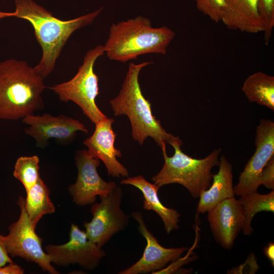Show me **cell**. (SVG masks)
<instances>
[{"label":"cell","mask_w":274,"mask_h":274,"mask_svg":"<svg viewBox=\"0 0 274 274\" xmlns=\"http://www.w3.org/2000/svg\"><path fill=\"white\" fill-rule=\"evenodd\" d=\"M114 122L113 119L107 118L95 123L93 133L83 144L88 148L87 151L91 156L104 162L109 176L117 178L128 177V170L117 159L121 157L122 154L114 147L117 134L112 128Z\"/></svg>","instance_id":"15"},{"label":"cell","mask_w":274,"mask_h":274,"mask_svg":"<svg viewBox=\"0 0 274 274\" xmlns=\"http://www.w3.org/2000/svg\"><path fill=\"white\" fill-rule=\"evenodd\" d=\"M238 200L242 204L244 222L242 229L243 233L250 235L253 232L251 223L254 216L258 212H274V191L261 194L257 192L240 196Z\"/></svg>","instance_id":"21"},{"label":"cell","mask_w":274,"mask_h":274,"mask_svg":"<svg viewBox=\"0 0 274 274\" xmlns=\"http://www.w3.org/2000/svg\"><path fill=\"white\" fill-rule=\"evenodd\" d=\"M100 202L94 203L91 209L92 219L84 226L88 238L101 248L116 233L129 224L130 216L121 209L122 188L116 186L107 196H100Z\"/></svg>","instance_id":"8"},{"label":"cell","mask_w":274,"mask_h":274,"mask_svg":"<svg viewBox=\"0 0 274 274\" xmlns=\"http://www.w3.org/2000/svg\"><path fill=\"white\" fill-rule=\"evenodd\" d=\"M173 156L169 157L163 152L164 163L161 170L152 178L159 187L169 184H179L185 187L194 198L211 186L212 168L219 166L220 148L215 149L202 159H196L185 154L178 144L173 145Z\"/></svg>","instance_id":"5"},{"label":"cell","mask_w":274,"mask_h":274,"mask_svg":"<svg viewBox=\"0 0 274 274\" xmlns=\"http://www.w3.org/2000/svg\"><path fill=\"white\" fill-rule=\"evenodd\" d=\"M256 150L239 176L233 187L234 195L257 192L260 174L268 160L274 155V122L263 119L257 126L255 139Z\"/></svg>","instance_id":"10"},{"label":"cell","mask_w":274,"mask_h":274,"mask_svg":"<svg viewBox=\"0 0 274 274\" xmlns=\"http://www.w3.org/2000/svg\"><path fill=\"white\" fill-rule=\"evenodd\" d=\"M221 21L230 29L250 33L263 31L258 0H225Z\"/></svg>","instance_id":"16"},{"label":"cell","mask_w":274,"mask_h":274,"mask_svg":"<svg viewBox=\"0 0 274 274\" xmlns=\"http://www.w3.org/2000/svg\"><path fill=\"white\" fill-rule=\"evenodd\" d=\"M120 184L133 186L141 191L144 197V209L154 211L159 216L167 234L179 228L180 214L177 210L162 204L158 195V186L149 182L142 175L123 179Z\"/></svg>","instance_id":"18"},{"label":"cell","mask_w":274,"mask_h":274,"mask_svg":"<svg viewBox=\"0 0 274 274\" xmlns=\"http://www.w3.org/2000/svg\"><path fill=\"white\" fill-rule=\"evenodd\" d=\"M69 235L66 243L46 246L51 263L65 267L78 264L87 270L96 268L101 259L106 256V252L89 240L85 232L77 225L72 223Z\"/></svg>","instance_id":"9"},{"label":"cell","mask_w":274,"mask_h":274,"mask_svg":"<svg viewBox=\"0 0 274 274\" xmlns=\"http://www.w3.org/2000/svg\"><path fill=\"white\" fill-rule=\"evenodd\" d=\"M259 268L255 255L251 253L245 263L228 271L230 273H254Z\"/></svg>","instance_id":"26"},{"label":"cell","mask_w":274,"mask_h":274,"mask_svg":"<svg viewBox=\"0 0 274 274\" xmlns=\"http://www.w3.org/2000/svg\"><path fill=\"white\" fill-rule=\"evenodd\" d=\"M219 160V169L213 175L212 185L200 193L198 214L208 212L223 200L234 197L232 166L224 155H221Z\"/></svg>","instance_id":"17"},{"label":"cell","mask_w":274,"mask_h":274,"mask_svg":"<svg viewBox=\"0 0 274 274\" xmlns=\"http://www.w3.org/2000/svg\"><path fill=\"white\" fill-rule=\"evenodd\" d=\"M26 192L25 208L32 225L36 228L42 217L55 212V208L49 197V189L40 177Z\"/></svg>","instance_id":"20"},{"label":"cell","mask_w":274,"mask_h":274,"mask_svg":"<svg viewBox=\"0 0 274 274\" xmlns=\"http://www.w3.org/2000/svg\"><path fill=\"white\" fill-rule=\"evenodd\" d=\"M104 46L97 45L87 51L77 74L68 81L50 87L60 100L74 102L94 124L108 117L97 106L95 100L99 94L98 78L94 71L98 58L104 54Z\"/></svg>","instance_id":"6"},{"label":"cell","mask_w":274,"mask_h":274,"mask_svg":"<svg viewBox=\"0 0 274 274\" xmlns=\"http://www.w3.org/2000/svg\"><path fill=\"white\" fill-rule=\"evenodd\" d=\"M195 1L199 11L215 22L221 21L225 0H195Z\"/></svg>","instance_id":"24"},{"label":"cell","mask_w":274,"mask_h":274,"mask_svg":"<svg viewBox=\"0 0 274 274\" xmlns=\"http://www.w3.org/2000/svg\"><path fill=\"white\" fill-rule=\"evenodd\" d=\"M208 213V220L215 240L224 249L232 248L244 222V210L239 200L234 197L228 198Z\"/></svg>","instance_id":"14"},{"label":"cell","mask_w":274,"mask_h":274,"mask_svg":"<svg viewBox=\"0 0 274 274\" xmlns=\"http://www.w3.org/2000/svg\"><path fill=\"white\" fill-rule=\"evenodd\" d=\"M258 185H264L268 189H274V156H273L264 167L258 180Z\"/></svg>","instance_id":"25"},{"label":"cell","mask_w":274,"mask_h":274,"mask_svg":"<svg viewBox=\"0 0 274 274\" xmlns=\"http://www.w3.org/2000/svg\"><path fill=\"white\" fill-rule=\"evenodd\" d=\"M23 273L24 269L13 262L0 267V274H23Z\"/></svg>","instance_id":"27"},{"label":"cell","mask_w":274,"mask_h":274,"mask_svg":"<svg viewBox=\"0 0 274 274\" xmlns=\"http://www.w3.org/2000/svg\"><path fill=\"white\" fill-rule=\"evenodd\" d=\"M44 78L20 60L0 62V119L18 120L42 110Z\"/></svg>","instance_id":"3"},{"label":"cell","mask_w":274,"mask_h":274,"mask_svg":"<svg viewBox=\"0 0 274 274\" xmlns=\"http://www.w3.org/2000/svg\"><path fill=\"white\" fill-rule=\"evenodd\" d=\"M39 157L37 155L21 156L16 161L13 175L24 186L26 192L39 179Z\"/></svg>","instance_id":"22"},{"label":"cell","mask_w":274,"mask_h":274,"mask_svg":"<svg viewBox=\"0 0 274 274\" xmlns=\"http://www.w3.org/2000/svg\"><path fill=\"white\" fill-rule=\"evenodd\" d=\"M15 16V12H4L0 11V19Z\"/></svg>","instance_id":"30"},{"label":"cell","mask_w":274,"mask_h":274,"mask_svg":"<svg viewBox=\"0 0 274 274\" xmlns=\"http://www.w3.org/2000/svg\"><path fill=\"white\" fill-rule=\"evenodd\" d=\"M258 10L263 27L264 41L267 45L274 27V0H258Z\"/></svg>","instance_id":"23"},{"label":"cell","mask_w":274,"mask_h":274,"mask_svg":"<svg viewBox=\"0 0 274 274\" xmlns=\"http://www.w3.org/2000/svg\"><path fill=\"white\" fill-rule=\"evenodd\" d=\"M12 262H13V261L0 241V267L5 266L7 263Z\"/></svg>","instance_id":"28"},{"label":"cell","mask_w":274,"mask_h":274,"mask_svg":"<svg viewBox=\"0 0 274 274\" xmlns=\"http://www.w3.org/2000/svg\"><path fill=\"white\" fill-rule=\"evenodd\" d=\"M242 90L250 102L274 110V77L261 72H256L244 81Z\"/></svg>","instance_id":"19"},{"label":"cell","mask_w":274,"mask_h":274,"mask_svg":"<svg viewBox=\"0 0 274 274\" xmlns=\"http://www.w3.org/2000/svg\"><path fill=\"white\" fill-rule=\"evenodd\" d=\"M17 204L20 209L18 220L8 227L7 235H0V241L7 253L12 257L18 256L35 262L49 273L58 274L50 256L42 249L43 239L37 234L30 221L25 208V199L20 196Z\"/></svg>","instance_id":"7"},{"label":"cell","mask_w":274,"mask_h":274,"mask_svg":"<svg viewBox=\"0 0 274 274\" xmlns=\"http://www.w3.org/2000/svg\"><path fill=\"white\" fill-rule=\"evenodd\" d=\"M78 177L68 189L73 201L79 206L94 203L96 196H107L117 186L114 181L107 182L98 175L97 167L100 161L91 156L87 150L78 151L75 156Z\"/></svg>","instance_id":"11"},{"label":"cell","mask_w":274,"mask_h":274,"mask_svg":"<svg viewBox=\"0 0 274 274\" xmlns=\"http://www.w3.org/2000/svg\"><path fill=\"white\" fill-rule=\"evenodd\" d=\"M152 62L131 63L128 65L124 82L118 95L110 101L114 115H125L132 128V138L142 145L145 140L152 138L166 152V143L171 146L183 143L179 137L167 133L160 121L153 115L149 101L143 94L139 83V74L145 67Z\"/></svg>","instance_id":"2"},{"label":"cell","mask_w":274,"mask_h":274,"mask_svg":"<svg viewBox=\"0 0 274 274\" xmlns=\"http://www.w3.org/2000/svg\"><path fill=\"white\" fill-rule=\"evenodd\" d=\"M130 216L139 223V232L146 239L147 244L141 258L131 266L118 273H154L164 268L169 263L176 261L188 250V249L185 247L165 248L162 246L148 230L141 212H132Z\"/></svg>","instance_id":"12"},{"label":"cell","mask_w":274,"mask_h":274,"mask_svg":"<svg viewBox=\"0 0 274 274\" xmlns=\"http://www.w3.org/2000/svg\"><path fill=\"white\" fill-rule=\"evenodd\" d=\"M175 36L167 26L153 27L149 18L139 16L111 25L105 53L110 60L121 62L147 54L164 55Z\"/></svg>","instance_id":"4"},{"label":"cell","mask_w":274,"mask_h":274,"mask_svg":"<svg viewBox=\"0 0 274 274\" xmlns=\"http://www.w3.org/2000/svg\"><path fill=\"white\" fill-rule=\"evenodd\" d=\"M28 126L24 128L25 133L32 137L36 145L43 148L50 139L62 142L72 140L77 131L86 133L88 132L85 126L79 121L63 114L54 116L46 113L42 115H28L22 119Z\"/></svg>","instance_id":"13"},{"label":"cell","mask_w":274,"mask_h":274,"mask_svg":"<svg viewBox=\"0 0 274 274\" xmlns=\"http://www.w3.org/2000/svg\"><path fill=\"white\" fill-rule=\"evenodd\" d=\"M15 4L14 17L26 20L31 24L41 47L42 58L34 67L44 79L53 71L56 60L71 35L77 29L91 24L102 9L62 20L32 0H15Z\"/></svg>","instance_id":"1"},{"label":"cell","mask_w":274,"mask_h":274,"mask_svg":"<svg viewBox=\"0 0 274 274\" xmlns=\"http://www.w3.org/2000/svg\"><path fill=\"white\" fill-rule=\"evenodd\" d=\"M263 252L267 258L270 260L271 264L274 265V244L269 243L268 245L264 247Z\"/></svg>","instance_id":"29"}]
</instances>
